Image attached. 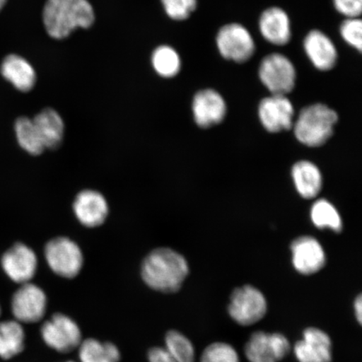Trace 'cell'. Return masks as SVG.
<instances>
[{
  "label": "cell",
  "mask_w": 362,
  "mask_h": 362,
  "mask_svg": "<svg viewBox=\"0 0 362 362\" xmlns=\"http://www.w3.org/2000/svg\"><path fill=\"white\" fill-rule=\"evenodd\" d=\"M189 271L188 262L180 253L169 247H158L144 257L140 274L152 291L172 294L182 288Z\"/></svg>",
  "instance_id": "cell-1"
},
{
  "label": "cell",
  "mask_w": 362,
  "mask_h": 362,
  "mask_svg": "<svg viewBox=\"0 0 362 362\" xmlns=\"http://www.w3.org/2000/svg\"><path fill=\"white\" fill-rule=\"evenodd\" d=\"M95 16L88 0H47L43 21L48 34L64 39L78 28H89Z\"/></svg>",
  "instance_id": "cell-2"
},
{
  "label": "cell",
  "mask_w": 362,
  "mask_h": 362,
  "mask_svg": "<svg viewBox=\"0 0 362 362\" xmlns=\"http://www.w3.org/2000/svg\"><path fill=\"white\" fill-rule=\"evenodd\" d=\"M337 113L324 104L317 103L302 110L294 125L300 142L310 147L322 146L333 134Z\"/></svg>",
  "instance_id": "cell-3"
},
{
  "label": "cell",
  "mask_w": 362,
  "mask_h": 362,
  "mask_svg": "<svg viewBox=\"0 0 362 362\" xmlns=\"http://www.w3.org/2000/svg\"><path fill=\"white\" fill-rule=\"evenodd\" d=\"M268 301L259 288L252 285L236 288L230 293L228 314L241 327L259 323L268 313Z\"/></svg>",
  "instance_id": "cell-4"
},
{
  "label": "cell",
  "mask_w": 362,
  "mask_h": 362,
  "mask_svg": "<svg viewBox=\"0 0 362 362\" xmlns=\"http://www.w3.org/2000/svg\"><path fill=\"white\" fill-rule=\"evenodd\" d=\"M40 336L45 346L62 354L78 350L83 341L79 325L66 314H53L40 327Z\"/></svg>",
  "instance_id": "cell-5"
},
{
  "label": "cell",
  "mask_w": 362,
  "mask_h": 362,
  "mask_svg": "<svg viewBox=\"0 0 362 362\" xmlns=\"http://www.w3.org/2000/svg\"><path fill=\"white\" fill-rule=\"evenodd\" d=\"M44 255L49 269L59 277L74 279L83 268V253L78 244L70 238L52 239L45 245Z\"/></svg>",
  "instance_id": "cell-6"
},
{
  "label": "cell",
  "mask_w": 362,
  "mask_h": 362,
  "mask_svg": "<svg viewBox=\"0 0 362 362\" xmlns=\"http://www.w3.org/2000/svg\"><path fill=\"white\" fill-rule=\"evenodd\" d=\"M47 293L33 282L21 284L13 293L11 309L13 320L22 325L40 322L47 315Z\"/></svg>",
  "instance_id": "cell-7"
},
{
  "label": "cell",
  "mask_w": 362,
  "mask_h": 362,
  "mask_svg": "<svg viewBox=\"0 0 362 362\" xmlns=\"http://www.w3.org/2000/svg\"><path fill=\"white\" fill-rule=\"evenodd\" d=\"M259 75L262 83L272 95L286 96L296 86V67L283 54L272 53L262 59Z\"/></svg>",
  "instance_id": "cell-8"
},
{
  "label": "cell",
  "mask_w": 362,
  "mask_h": 362,
  "mask_svg": "<svg viewBox=\"0 0 362 362\" xmlns=\"http://www.w3.org/2000/svg\"><path fill=\"white\" fill-rule=\"evenodd\" d=\"M216 45L221 56L238 63L247 62L256 49L251 33L238 23L221 27L216 35Z\"/></svg>",
  "instance_id": "cell-9"
},
{
  "label": "cell",
  "mask_w": 362,
  "mask_h": 362,
  "mask_svg": "<svg viewBox=\"0 0 362 362\" xmlns=\"http://www.w3.org/2000/svg\"><path fill=\"white\" fill-rule=\"evenodd\" d=\"M291 351V342L281 333L256 332L244 348L249 362H279Z\"/></svg>",
  "instance_id": "cell-10"
},
{
  "label": "cell",
  "mask_w": 362,
  "mask_h": 362,
  "mask_svg": "<svg viewBox=\"0 0 362 362\" xmlns=\"http://www.w3.org/2000/svg\"><path fill=\"white\" fill-rule=\"evenodd\" d=\"M1 266L8 278L21 285L33 282L38 269V259L33 249L18 243L4 253Z\"/></svg>",
  "instance_id": "cell-11"
},
{
  "label": "cell",
  "mask_w": 362,
  "mask_h": 362,
  "mask_svg": "<svg viewBox=\"0 0 362 362\" xmlns=\"http://www.w3.org/2000/svg\"><path fill=\"white\" fill-rule=\"evenodd\" d=\"M293 352L298 362H332V341L323 329L306 328L303 338L294 345Z\"/></svg>",
  "instance_id": "cell-12"
},
{
  "label": "cell",
  "mask_w": 362,
  "mask_h": 362,
  "mask_svg": "<svg viewBox=\"0 0 362 362\" xmlns=\"http://www.w3.org/2000/svg\"><path fill=\"white\" fill-rule=\"evenodd\" d=\"M293 107L283 95H272L262 99L259 107L261 123L271 133L288 130L293 125Z\"/></svg>",
  "instance_id": "cell-13"
},
{
  "label": "cell",
  "mask_w": 362,
  "mask_h": 362,
  "mask_svg": "<svg viewBox=\"0 0 362 362\" xmlns=\"http://www.w3.org/2000/svg\"><path fill=\"white\" fill-rule=\"evenodd\" d=\"M292 262L294 269L303 275H313L324 268L327 257L322 246L310 237L298 238L292 243Z\"/></svg>",
  "instance_id": "cell-14"
},
{
  "label": "cell",
  "mask_w": 362,
  "mask_h": 362,
  "mask_svg": "<svg viewBox=\"0 0 362 362\" xmlns=\"http://www.w3.org/2000/svg\"><path fill=\"white\" fill-rule=\"evenodd\" d=\"M74 211L76 218L87 228H97L106 221L108 205L101 193L85 189L76 197Z\"/></svg>",
  "instance_id": "cell-15"
},
{
  "label": "cell",
  "mask_w": 362,
  "mask_h": 362,
  "mask_svg": "<svg viewBox=\"0 0 362 362\" xmlns=\"http://www.w3.org/2000/svg\"><path fill=\"white\" fill-rule=\"evenodd\" d=\"M192 110L197 124L202 128H209L223 120L226 105L223 98L216 90L205 89L194 97Z\"/></svg>",
  "instance_id": "cell-16"
},
{
  "label": "cell",
  "mask_w": 362,
  "mask_h": 362,
  "mask_svg": "<svg viewBox=\"0 0 362 362\" xmlns=\"http://www.w3.org/2000/svg\"><path fill=\"white\" fill-rule=\"evenodd\" d=\"M304 48L307 57L317 69L329 71L336 66L338 59L336 45L322 31L314 30L308 33Z\"/></svg>",
  "instance_id": "cell-17"
},
{
  "label": "cell",
  "mask_w": 362,
  "mask_h": 362,
  "mask_svg": "<svg viewBox=\"0 0 362 362\" xmlns=\"http://www.w3.org/2000/svg\"><path fill=\"white\" fill-rule=\"evenodd\" d=\"M261 35L267 42L284 45L291 42V20L283 8L271 7L262 12L259 19Z\"/></svg>",
  "instance_id": "cell-18"
},
{
  "label": "cell",
  "mask_w": 362,
  "mask_h": 362,
  "mask_svg": "<svg viewBox=\"0 0 362 362\" xmlns=\"http://www.w3.org/2000/svg\"><path fill=\"white\" fill-rule=\"evenodd\" d=\"M0 72L4 79L21 92H29L34 88L36 81L34 68L20 56L11 54L4 58Z\"/></svg>",
  "instance_id": "cell-19"
},
{
  "label": "cell",
  "mask_w": 362,
  "mask_h": 362,
  "mask_svg": "<svg viewBox=\"0 0 362 362\" xmlns=\"http://www.w3.org/2000/svg\"><path fill=\"white\" fill-rule=\"evenodd\" d=\"M45 148L55 149L64 138L65 124L59 113L52 108H45L33 119Z\"/></svg>",
  "instance_id": "cell-20"
},
{
  "label": "cell",
  "mask_w": 362,
  "mask_h": 362,
  "mask_svg": "<svg viewBox=\"0 0 362 362\" xmlns=\"http://www.w3.org/2000/svg\"><path fill=\"white\" fill-rule=\"evenodd\" d=\"M24 327L16 320L0 321V358L11 360L25 348Z\"/></svg>",
  "instance_id": "cell-21"
},
{
  "label": "cell",
  "mask_w": 362,
  "mask_h": 362,
  "mask_svg": "<svg viewBox=\"0 0 362 362\" xmlns=\"http://www.w3.org/2000/svg\"><path fill=\"white\" fill-rule=\"evenodd\" d=\"M292 176L300 196L306 199L314 198L322 187V176L317 166L310 161H300L294 165Z\"/></svg>",
  "instance_id": "cell-22"
},
{
  "label": "cell",
  "mask_w": 362,
  "mask_h": 362,
  "mask_svg": "<svg viewBox=\"0 0 362 362\" xmlns=\"http://www.w3.org/2000/svg\"><path fill=\"white\" fill-rule=\"evenodd\" d=\"M78 350L80 362H120L122 359L116 344L95 338L83 339Z\"/></svg>",
  "instance_id": "cell-23"
},
{
  "label": "cell",
  "mask_w": 362,
  "mask_h": 362,
  "mask_svg": "<svg viewBox=\"0 0 362 362\" xmlns=\"http://www.w3.org/2000/svg\"><path fill=\"white\" fill-rule=\"evenodd\" d=\"M17 141L20 146L30 155L39 156L45 149L42 137L33 119L21 117L15 124Z\"/></svg>",
  "instance_id": "cell-24"
},
{
  "label": "cell",
  "mask_w": 362,
  "mask_h": 362,
  "mask_svg": "<svg viewBox=\"0 0 362 362\" xmlns=\"http://www.w3.org/2000/svg\"><path fill=\"white\" fill-rule=\"evenodd\" d=\"M165 347L176 362H196V350L188 337L176 329H170L165 337Z\"/></svg>",
  "instance_id": "cell-25"
},
{
  "label": "cell",
  "mask_w": 362,
  "mask_h": 362,
  "mask_svg": "<svg viewBox=\"0 0 362 362\" xmlns=\"http://www.w3.org/2000/svg\"><path fill=\"white\" fill-rule=\"evenodd\" d=\"M152 63L158 75L173 78L180 71L181 62L178 53L173 48L163 45L153 54Z\"/></svg>",
  "instance_id": "cell-26"
},
{
  "label": "cell",
  "mask_w": 362,
  "mask_h": 362,
  "mask_svg": "<svg viewBox=\"0 0 362 362\" xmlns=\"http://www.w3.org/2000/svg\"><path fill=\"white\" fill-rule=\"evenodd\" d=\"M311 218L314 224L320 228H330L334 232L341 230V216L332 204L325 200H320L314 204L311 209Z\"/></svg>",
  "instance_id": "cell-27"
},
{
  "label": "cell",
  "mask_w": 362,
  "mask_h": 362,
  "mask_svg": "<svg viewBox=\"0 0 362 362\" xmlns=\"http://www.w3.org/2000/svg\"><path fill=\"white\" fill-rule=\"evenodd\" d=\"M200 362H240L236 349L228 343L214 342L205 348Z\"/></svg>",
  "instance_id": "cell-28"
},
{
  "label": "cell",
  "mask_w": 362,
  "mask_h": 362,
  "mask_svg": "<svg viewBox=\"0 0 362 362\" xmlns=\"http://www.w3.org/2000/svg\"><path fill=\"white\" fill-rule=\"evenodd\" d=\"M165 11L171 19L185 21L196 10L197 0H161Z\"/></svg>",
  "instance_id": "cell-29"
},
{
  "label": "cell",
  "mask_w": 362,
  "mask_h": 362,
  "mask_svg": "<svg viewBox=\"0 0 362 362\" xmlns=\"http://www.w3.org/2000/svg\"><path fill=\"white\" fill-rule=\"evenodd\" d=\"M341 37L351 47L358 49H362V22L359 18H347L341 25Z\"/></svg>",
  "instance_id": "cell-30"
},
{
  "label": "cell",
  "mask_w": 362,
  "mask_h": 362,
  "mask_svg": "<svg viewBox=\"0 0 362 362\" xmlns=\"http://www.w3.org/2000/svg\"><path fill=\"white\" fill-rule=\"evenodd\" d=\"M337 11L346 18H358L362 11V0H333Z\"/></svg>",
  "instance_id": "cell-31"
},
{
  "label": "cell",
  "mask_w": 362,
  "mask_h": 362,
  "mask_svg": "<svg viewBox=\"0 0 362 362\" xmlns=\"http://www.w3.org/2000/svg\"><path fill=\"white\" fill-rule=\"evenodd\" d=\"M148 362H176L165 346H153L148 351Z\"/></svg>",
  "instance_id": "cell-32"
},
{
  "label": "cell",
  "mask_w": 362,
  "mask_h": 362,
  "mask_svg": "<svg viewBox=\"0 0 362 362\" xmlns=\"http://www.w3.org/2000/svg\"><path fill=\"white\" fill-rule=\"evenodd\" d=\"M353 308H354V313L356 316V319L357 322L361 325L362 322V296L361 294H359L355 298L354 305H353Z\"/></svg>",
  "instance_id": "cell-33"
},
{
  "label": "cell",
  "mask_w": 362,
  "mask_h": 362,
  "mask_svg": "<svg viewBox=\"0 0 362 362\" xmlns=\"http://www.w3.org/2000/svg\"><path fill=\"white\" fill-rule=\"evenodd\" d=\"M6 2L7 0H0V11L3 10V8L4 6H6Z\"/></svg>",
  "instance_id": "cell-34"
},
{
  "label": "cell",
  "mask_w": 362,
  "mask_h": 362,
  "mask_svg": "<svg viewBox=\"0 0 362 362\" xmlns=\"http://www.w3.org/2000/svg\"><path fill=\"white\" fill-rule=\"evenodd\" d=\"M1 314H2V309H1V305H0V316H1Z\"/></svg>",
  "instance_id": "cell-35"
},
{
  "label": "cell",
  "mask_w": 362,
  "mask_h": 362,
  "mask_svg": "<svg viewBox=\"0 0 362 362\" xmlns=\"http://www.w3.org/2000/svg\"><path fill=\"white\" fill-rule=\"evenodd\" d=\"M64 362H76V361H66Z\"/></svg>",
  "instance_id": "cell-36"
}]
</instances>
